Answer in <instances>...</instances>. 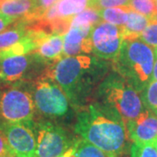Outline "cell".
Wrapping results in <instances>:
<instances>
[{"mask_svg":"<svg viewBox=\"0 0 157 157\" xmlns=\"http://www.w3.org/2000/svg\"><path fill=\"white\" fill-rule=\"evenodd\" d=\"M75 132L109 157H117L126 147L125 122L116 110L106 104L90 105L79 113Z\"/></svg>","mask_w":157,"mask_h":157,"instance_id":"6da1fadb","label":"cell"},{"mask_svg":"<svg viewBox=\"0 0 157 157\" xmlns=\"http://www.w3.org/2000/svg\"><path fill=\"white\" fill-rule=\"evenodd\" d=\"M114 67L119 73L137 92L149 84L153 74L155 51L139 38L124 39L115 58Z\"/></svg>","mask_w":157,"mask_h":157,"instance_id":"7a4b0ae2","label":"cell"},{"mask_svg":"<svg viewBox=\"0 0 157 157\" xmlns=\"http://www.w3.org/2000/svg\"><path fill=\"white\" fill-rule=\"evenodd\" d=\"M98 67L94 59L88 56L66 57L58 62L55 67L49 74L65 94L75 101L83 92V87L90 83L91 75Z\"/></svg>","mask_w":157,"mask_h":157,"instance_id":"3957f363","label":"cell"},{"mask_svg":"<svg viewBox=\"0 0 157 157\" xmlns=\"http://www.w3.org/2000/svg\"><path fill=\"white\" fill-rule=\"evenodd\" d=\"M100 94L104 104L116 110L125 123L138 117L143 111L137 91L124 78H107L101 85Z\"/></svg>","mask_w":157,"mask_h":157,"instance_id":"277c9868","label":"cell"},{"mask_svg":"<svg viewBox=\"0 0 157 157\" xmlns=\"http://www.w3.org/2000/svg\"><path fill=\"white\" fill-rule=\"evenodd\" d=\"M35 102L32 95L18 88L6 90L0 94V124L31 123Z\"/></svg>","mask_w":157,"mask_h":157,"instance_id":"5b68a950","label":"cell"},{"mask_svg":"<svg viewBox=\"0 0 157 157\" xmlns=\"http://www.w3.org/2000/svg\"><path fill=\"white\" fill-rule=\"evenodd\" d=\"M93 52L101 59H115L124 40L122 26L101 22L94 26L91 33Z\"/></svg>","mask_w":157,"mask_h":157,"instance_id":"8992f818","label":"cell"},{"mask_svg":"<svg viewBox=\"0 0 157 157\" xmlns=\"http://www.w3.org/2000/svg\"><path fill=\"white\" fill-rule=\"evenodd\" d=\"M73 144L66 131L51 123L40 124L37 135V157H59Z\"/></svg>","mask_w":157,"mask_h":157,"instance_id":"52a82bcc","label":"cell"},{"mask_svg":"<svg viewBox=\"0 0 157 157\" xmlns=\"http://www.w3.org/2000/svg\"><path fill=\"white\" fill-rule=\"evenodd\" d=\"M0 129L6 136L8 147L15 157L36 155L37 138L31 123L0 124Z\"/></svg>","mask_w":157,"mask_h":157,"instance_id":"ba28073f","label":"cell"},{"mask_svg":"<svg viewBox=\"0 0 157 157\" xmlns=\"http://www.w3.org/2000/svg\"><path fill=\"white\" fill-rule=\"evenodd\" d=\"M34 102L40 112L50 116H62L67 111V99L65 93L59 85L47 80L37 83Z\"/></svg>","mask_w":157,"mask_h":157,"instance_id":"9c48e42d","label":"cell"},{"mask_svg":"<svg viewBox=\"0 0 157 157\" xmlns=\"http://www.w3.org/2000/svg\"><path fill=\"white\" fill-rule=\"evenodd\" d=\"M126 126L129 138L135 143H153L157 140V116L150 110H143Z\"/></svg>","mask_w":157,"mask_h":157,"instance_id":"30bf717a","label":"cell"},{"mask_svg":"<svg viewBox=\"0 0 157 157\" xmlns=\"http://www.w3.org/2000/svg\"><path fill=\"white\" fill-rule=\"evenodd\" d=\"M94 26H71L64 35L63 57L78 56L93 51L91 33Z\"/></svg>","mask_w":157,"mask_h":157,"instance_id":"8fae6325","label":"cell"},{"mask_svg":"<svg viewBox=\"0 0 157 157\" xmlns=\"http://www.w3.org/2000/svg\"><path fill=\"white\" fill-rule=\"evenodd\" d=\"M29 66L25 55L8 57L0 59V79L5 82H14L22 78Z\"/></svg>","mask_w":157,"mask_h":157,"instance_id":"7c38bea8","label":"cell"},{"mask_svg":"<svg viewBox=\"0 0 157 157\" xmlns=\"http://www.w3.org/2000/svg\"><path fill=\"white\" fill-rule=\"evenodd\" d=\"M36 8V0H6L0 6V13L17 20L27 21Z\"/></svg>","mask_w":157,"mask_h":157,"instance_id":"4fadbf2b","label":"cell"},{"mask_svg":"<svg viewBox=\"0 0 157 157\" xmlns=\"http://www.w3.org/2000/svg\"><path fill=\"white\" fill-rule=\"evenodd\" d=\"M64 48V36L51 35L34 51L35 54L43 59L59 60L62 59Z\"/></svg>","mask_w":157,"mask_h":157,"instance_id":"5bb4252c","label":"cell"},{"mask_svg":"<svg viewBox=\"0 0 157 157\" xmlns=\"http://www.w3.org/2000/svg\"><path fill=\"white\" fill-rule=\"evenodd\" d=\"M150 22V18L136 11H130L127 24L122 26L124 39L140 38L141 33Z\"/></svg>","mask_w":157,"mask_h":157,"instance_id":"9a60e30c","label":"cell"},{"mask_svg":"<svg viewBox=\"0 0 157 157\" xmlns=\"http://www.w3.org/2000/svg\"><path fill=\"white\" fill-rule=\"evenodd\" d=\"M27 32L26 24L19 20L10 29L5 30L0 33V51L5 50L18 42Z\"/></svg>","mask_w":157,"mask_h":157,"instance_id":"2e32d148","label":"cell"},{"mask_svg":"<svg viewBox=\"0 0 157 157\" xmlns=\"http://www.w3.org/2000/svg\"><path fill=\"white\" fill-rule=\"evenodd\" d=\"M131 8L128 6H118L112 8H105L100 10L101 19L107 23L118 26L125 25L128 19Z\"/></svg>","mask_w":157,"mask_h":157,"instance_id":"e0dca14e","label":"cell"},{"mask_svg":"<svg viewBox=\"0 0 157 157\" xmlns=\"http://www.w3.org/2000/svg\"><path fill=\"white\" fill-rule=\"evenodd\" d=\"M57 6L62 17L73 18L78 12L89 6V0H59Z\"/></svg>","mask_w":157,"mask_h":157,"instance_id":"ac0fdd59","label":"cell"},{"mask_svg":"<svg viewBox=\"0 0 157 157\" xmlns=\"http://www.w3.org/2000/svg\"><path fill=\"white\" fill-rule=\"evenodd\" d=\"M101 20L100 10L94 7H86L73 17L71 26H94Z\"/></svg>","mask_w":157,"mask_h":157,"instance_id":"d6986e66","label":"cell"},{"mask_svg":"<svg viewBox=\"0 0 157 157\" xmlns=\"http://www.w3.org/2000/svg\"><path fill=\"white\" fill-rule=\"evenodd\" d=\"M73 147L75 157H109L99 147L85 140H77Z\"/></svg>","mask_w":157,"mask_h":157,"instance_id":"ffe728a7","label":"cell"},{"mask_svg":"<svg viewBox=\"0 0 157 157\" xmlns=\"http://www.w3.org/2000/svg\"><path fill=\"white\" fill-rule=\"evenodd\" d=\"M128 6L131 10L151 18L157 13L155 0H129Z\"/></svg>","mask_w":157,"mask_h":157,"instance_id":"44dd1931","label":"cell"},{"mask_svg":"<svg viewBox=\"0 0 157 157\" xmlns=\"http://www.w3.org/2000/svg\"><path fill=\"white\" fill-rule=\"evenodd\" d=\"M142 100L150 111L157 116V80H153L146 86Z\"/></svg>","mask_w":157,"mask_h":157,"instance_id":"7402d4cb","label":"cell"},{"mask_svg":"<svg viewBox=\"0 0 157 157\" xmlns=\"http://www.w3.org/2000/svg\"><path fill=\"white\" fill-rule=\"evenodd\" d=\"M131 157H157V152L152 143L135 142L131 147Z\"/></svg>","mask_w":157,"mask_h":157,"instance_id":"603a6c76","label":"cell"},{"mask_svg":"<svg viewBox=\"0 0 157 157\" xmlns=\"http://www.w3.org/2000/svg\"><path fill=\"white\" fill-rule=\"evenodd\" d=\"M139 39L153 48H157V22L150 20L145 30L141 33Z\"/></svg>","mask_w":157,"mask_h":157,"instance_id":"cb8c5ba5","label":"cell"},{"mask_svg":"<svg viewBox=\"0 0 157 157\" xmlns=\"http://www.w3.org/2000/svg\"><path fill=\"white\" fill-rule=\"evenodd\" d=\"M59 0H36L37 4V8L36 11L33 13V15L29 18V20L25 21L26 24H31V23L39 21L42 19L43 16L45 15V11H47L51 6L55 5Z\"/></svg>","mask_w":157,"mask_h":157,"instance_id":"d4e9b609","label":"cell"},{"mask_svg":"<svg viewBox=\"0 0 157 157\" xmlns=\"http://www.w3.org/2000/svg\"><path fill=\"white\" fill-rule=\"evenodd\" d=\"M129 0H89V6L98 10L118 6H128Z\"/></svg>","mask_w":157,"mask_h":157,"instance_id":"484cf974","label":"cell"},{"mask_svg":"<svg viewBox=\"0 0 157 157\" xmlns=\"http://www.w3.org/2000/svg\"><path fill=\"white\" fill-rule=\"evenodd\" d=\"M6 155H12V154L8 147L6 136L2 132V130L0 129V157Z\"/></svg>","mask_w":157,"mask_h":157,"instance_id":"4316f807","label":"cell"},{"mask_svg":"<svg viewBox=\"0 0 157 157\" xmlns=\"http://www.w3.org/2000/svg\"><path fill=\"white\" fill-rule=\"evenodd\" d=\"M16 21H17V19L0 13V33L3 32L6 27H8L11 24L15 23Z\"/></svg>","mask_w":157,"mask_h":157,"instance_id":"83f0119b","label":"cell"},{"mask_svg":"<svg viewBox=\"0 0 157 157\" xmlns=\"http://www.w3.org/2000/svg\"><path fill=\"white\" fill-rule=\"evenodd\" d=\"M154 51H155V62H154L152 79L153 80H157V48H155Z\"/></svg>","mask_w":157,"mask_h":157,"instance_id":"f1b7e54d","label":"cell"},{"mask_svg":"<svg viewBox=\"0 0 157 157\" xmlns=\"http://www.w3.org/2000/svg\"><path fill=\"white\" fill-rule=\"evenodd\" d=\"M73 145H74V144H73ZM73 152H74V147L73 146L70 149H68L67 151L66 152L65 154H63L62 155H60V156L59 157H72L73 155Z\"/></svg>","mask_w":157,"mask_h":157,"instance_id":"f546056e","label":"cell"},{"mask_svg":"<svg viewBox=\"0 0 157 157\" xmlns=\"http://www.w3.org/2000/svg\"><path fill=\"white\" fill-rule=\"evenodd\" d=\"M153 145H154V147H155V149H156V152H157V140H155L153 143H152Z\"/></svg>","mask_w":157,"mask_h":157,"instance_id":"4dcf8cb0","label":"cell"},{"mask_svg":"<svg viewBox=\"0 0 157 157\" xmlns=\"http://www.w3.org/2000/svg\"><path fill=\"white\" fill-rule=\"evenodd\" d=\"M151 20H155V21H156L157 22V13L155 14V16H154V17H152Z\"/></svg>","mask_w":157,"mask_h":157,"instance_id":"1f68e13d","label":"cell"},{"mask_svg":"<svg viewBox=\"0 0 157 157\" xmlns=\"http://www.w3.org/2000/svg\"><path fill=\"white\" fill-rule=\"evenodd\" d=\"M2 157H15L13 155H4V156Z\"/></svg>","mask_w":157,"mask_h":157,"instance_id":"d6a6232c","label":"cell"},{"mask_svg":"<svg viewBox=\"0 0 157 157\" xmlns=\"http://www.w3.org/2000/svg\"><path fill=\"white\" fill-rule=\"evenodd\" d=\"M5 1H6V0H0V6H2V4H3V3H4Z\"/></svg>","mask_w":157,"mask_h":157,"instance_id":"836d02e7","label":"cell"},{"mask_svg":"<svg viewBox=\"0 0 157 157\" xmlns=\"http://www.w3.org/2000/svg\"><path fill=\"white\" fill-rule=\"evenodd\" d=\"M25 157H37L36 155H30V156H25Z\"/></svg>","mask_w":157,"mask_h":157,"instance_id":"e575fe53","label":"cell"},{"mask_svg":"<svg viewBox=\"0 0 157 157\" xmlns=\"http://www.w3.org/2000/svg\"><path fill=\"white\" fill-rule=\"evenodd\" d=\"M155 5H156V7H157V0H155Z\"/></svg>","mask_w":157,"mask_h":157,"instance_id":"d590c367","label":"cell"}]
</instances>
